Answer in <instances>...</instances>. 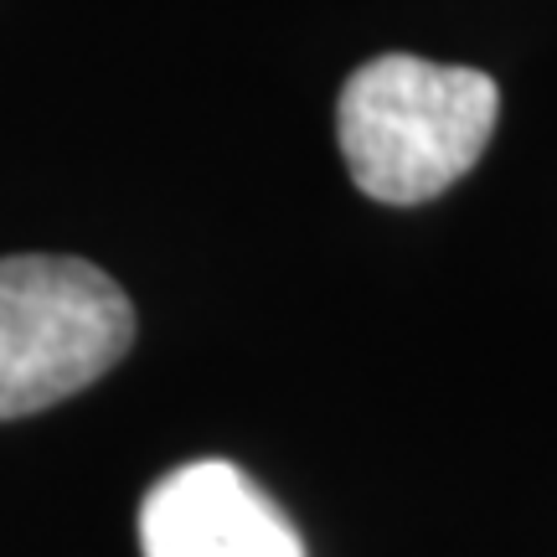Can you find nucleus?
I'll return each mask as SVG.
<instances>
[{
  "instance_id": "obj_1",
  "label": "nucleus",
  "mask_w": 557,
  "mask_h": 557,
  "mask_svg": "<svg viewBox=\"0 0 557 557\" xmlns=\"http://www.w3.org/2000/svg\"><path fill=\"white\" fill-rule=\"evenodd\" d=\"M500 88L480 67L387 58L361 62L336 103L346 171L372 201L418 207L449 191L496 135Z\"/></svg>"
},
{
  "instance_id": "obj_2",
  "label": "nucleus",
  "mask_w": 557,
  "mask_h": 557,
  "mask_svg": "<svg viewBox=\"0 0 557 557\" xmlns=\"http://www.w3.org/2000/svg\"><path fill=\"white\" fill-rule=\"evenodd\" d=\"M135 341V310L83 259H0V418L41 413L114 367Z\"/></svg>"
},
{
  "instance_id": "obj_3",
  "label": "nucleus",
  "mask_w": 557,
  "mask_h": 557,
  "mask_svg": "<svg viewBox=\"0 0 557 557\" xmlns=\"http://www.w3.org/2000/svg\"><path fill=\"white\" fill-rule=\"evenodd\" d=\"M145 557H305L289 517L227 459H191L139 506Z\"/></svg>"
}]
</instances>
